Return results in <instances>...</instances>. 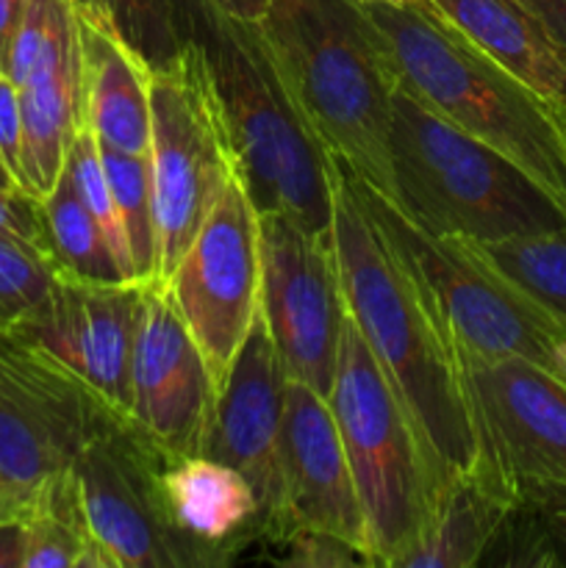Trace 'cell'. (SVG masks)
<instances>
[{"instance_id": "obj_1", "label": "cell", "mask_w": 566, "mask_h": 568, "mask_svg": "<svg viewBox=\"0 0 566 568\" xmlns=\"http://www.w3.org/2000/svg\"><path fill=\"white\" fill-rule=\"evenodd\" d=\"M333 161L331 242L350 320L408 408L436 486L481 464L458 353Z\"/></svg>"}, {"instance_id": "obj_2", "label": "cell", "mask_w": 566, "mask_h": 568, "mask_svg": "<svg viewBox=\"0 0 566 568\" xmlns=\"http://www.w3.org/2000/svg\"><path fill=\"white\" fill-rule=\"evenodd\" d=\"M294 114L331 159L392 197L394 78L353 0H270L255 22Z\"/></svg>"}, {"instance_id": "obj_3", "label": "cell", "mask_w": 566, "mask_h": 568, "mask_svg": "<svg viewBox=\"0 0 566 568\" xmlns=\"http://www.w3.org/2000/svg\"><path fill=\"white\" fill-rule=\"evenodd\" d=\"M183 42L200 50L236 172L259 209L331 233L333 161L294 114L255 22L214 0H172Z\"/></svg>"}, {"instance_id": "obj_4", "label": "cell", "mask_w": 566, "mask_h": 568, "mask_svg": "<svg viewBox=\"0 0 566 568\" xmlns=\"http://www.w3.org/2000/svg\"><path fill=\"white\" fill-rule=\"evenodd\" d=\"M361 6V3H358ZM394 87L530 175L566 214V125L542 94L442 17L364 3Z\"/></svg>"}, {"instance_id": "obj_5", "label": "cell", "mask_w": 566, "mask_h": 568, "mask_svg": "<svg viewBox=\"0 0 566 568\" xmlns=\"http://www.w3.org/2000/svg\"><path fill=\"white\" fill-rule=\"evenodd\" d=\"M388 164L392 200L433 236L492 244L566 227L558 203L514 161L397 87Z\"/></svg>"}, {"instance_id": "obj_6", "label": "cell", "mask_w": 566, "mask_h": 568, "mask_svg": "<svg viewBox=\"0 0 566 568\" xmlns=\"http://www.w3.org/2000/svg\"><path fill=\"white\" fill-rule=\"evenodd\" d=\"M355 197L416 283L458 355L525 358L564 381L566 325L508 281L477 244L433 236L392 197L342 166Z\"/></svg>"}, {"instance_id": "obj_7", "label": "cell", "mask_w": 566, "mask_h": 568, "mask_svg": "<svg viewBox=\"0 0 566 568\" xmlns=\"http://www.w3.org/2000/svg\"><path fill=\"white\" fill-rule=\"evenodd\" d=\"M327 403L358 491L372 566L400 568L425 527L438 486L408 408L350 314Z\"/></svg>"}, {"instance_id": "obj_8", "label": "cell", "mask_w": 566, "mask_h": 568, "mask_svg": "<svg viewBox=\"0 0 566 568\" xmlns=\"http://www.w3.org/2000/svg\"><path fill=\"white\" fill-rule=\"evenodd\" d=\"M150 175L159 222V277L166 281L236 172L231 139L200 50L183 42L170 70L150 72Z\"/></svg>"}, {"instance_id": "obj_9", "label": "cell", "mask_w": 566, "mask_h": 568, "mask_svg": "<svg viewBox=\"0 0 566 568\" xmlns=\"http://www.w3.org/2000/svg\"><path fill=\"white\" fill-rule=\"evenodd\" d=\"M164 283L220 388L261 308L259 209L242 178L222 189Z\"/></svg>"}, {"instance_id": "obj_10", "label": "cell", "mask_w": 566, "mask_h": 568, "mask_svg": "<svg viewBox=\"0 0 566 568\" xmlns=\"http://www.w3.org/2000/svg\"><path fill=\"white\" fill-rule=\"evenodd\" d=\"M261 225V322L283 372L331 397L338 342L347 320L331 233L264 211Z\"/></svg>"}, {"instance_id": "obj_11", "label": "cell", "mask_w": 566, "mask_h": 568, "mask_svg": "<svg viewBox=\"0 0 566 568\" xmlns=\"http://www.w3.org/2000/svg\"><path fill=\"white\" fill-rule=\"evenodd\" d=\"M164 455L131 425L109 419L72 460L94 544L114 568H200L161 503Z\"/></svg>"}, {"instance_id": "obj_12", "label": "cell", "mask_w": 566, "mask_h": 568, "mask_svg": "<svg viewBox=\"0 0 566 568\" xmlns=\"http://www.w3.org/2000/svg\"><path fill=\"white\" fill-rule=\"evenodd\" d=\"M481 460L522 486H566V381L525 358L458 355Z\"/></svg>"}, {"instance_id": "obj_13", "label": "cell", "mask_w": 566, "mask_h": 568, "mask_svg": "<svg viewBox=\"0 0 566 568\" xmlns=\"http://www.w3.org/2000/svg\"><path fill=\"white\" fill-rule=\"evenodd\" d=\"M216 383L164 281L142 283L133 342L131 425L166 460L203 455Z\"/></svg>"}, {"instance_id": "obj_14", "label": "cell", "mask_w": 566, "mask_h": 568, "mask_svg": "<svg viewBox=\"0 0 566 568\" xmlns=\"http://www.w3.org/2000/svg\"><path fill=\"white\" fill-rule=\"evenodd\" d=\"M142 283H89L55 272L48 297L14 325L117 419L131 422Z\"/></svg>"}, {"instance_id": "obj_15", "label": "cell", "mask_w": 566, "mask_h": 568, "mask_svg": "<svg viewBox=\"0 0 566 568\" xmlns=\"http://www.w3.org/2000/svg\"><path fill=\"white\" fill-rule=\"evenodd\" d=\"M289 377L270 331L259 320L250 327L231 372L216 388L214 416L203 455L236 469L253 486L261 530L270 547L286 538L281 480V425Z\"/></svg>"}, {"instance_id": "obj_16", "label": "cell", "mask_w": 566, "mask_h": 568, "mask_svg": "<svg viewBox=\"0 0 566 568\" xmlns=\"http://www.w3.org/2000/svg\"><path fill=\"white\" fill-rule=\"evenodd\" d=\"M281 480L286 536L297 527H316L370 558L364 514L336 416L327 397L297 381H289L283 403Z\"/></svg>"}, {"instance_id": "obj_17", "label": "cell", "mask_w": 566, "mask_h": 568, "mask_svg": "<svg viewBox=\"0 0 566 568\" xmlns=\"http://www.w3.org/2000/svg\"><path fill=\"white\" fill-rule=\"evenodd\" d=\"M161 503L200 568L231 566L239 552L264 538L253 486L236 469L205 455L161 466Z\"/></svg>"}, {"instance_id": "obj_18", "label": "cell", "mask_w": 566, "mask_h": 568, "mask_svg": "<svg viewBox=\"0 0 566 568\" xmlns=\"http://www.w3.org/2000/svg\"><path fill=\"white\" fill-rule=\"evenodd\" d=\"M22 111V175L26 192L42 203L53 192L83 125V72L78 14L55 33L14 81Z\"/></svg>"}, {"instance_id": "obj_19", "label": "cell", "mask_w": 566, "mask_h": 568, "mask_svg": "<svg viewBox=\"0 0 566 568\" xmlns=\"http://www.w3.org/2000/svg\"><path fill=\"white\" fill-rule=\"evenodd\" d=\"M83 125L100 148L128 155L150 150V70L111 31L78 17Z\"/></svg>"}, {"instance_id": "obj_20", "label": "cell", "mask_w": 566, "mask_h": 568, "mask_svg": "<svg viewBox=\"0 0 566 568\" xmlns=\"http://www.w3.org/2000/svg\"><path fill=\"white\" fill-rule=\"evenodd\" d=\"M516 491L488 460L438 486L420 538L400 568H477Z\"/></svg>"}, {"instance_id": "obj_21", "label": "cell", "mask_w": 566, "mask_h": 568, "mask_svg": "<svg viewBox=\"0 0 566 568\" xmlns=\"http://www.w3.org/2000/svg\"><path fill=\"white\" fill-rule=\"evenodd\" d=\"M433 6L449 28L488 59L549 105L566 109V55L522 6L514 0H433Z\"/></svg>"}, {"instance_id": "obj_22", "label": "cell", "mask_w": 566, "mask_h": 568, "mask_svg": "<svg viewBox=\"0 0 566 568\" xmlns=\"http://www.w3.org/2000/svg\"><path fill=\"white\" fill-rule=\"evenodd\" d=\"M78 449L39 416L0 403V514L26 516L42 488L70 469Z\"/></svg>"}, {"instance_id": "obj_23", "label": "cell", "mask_w": 566, "mask_h": 568, "mask_svg": "<svg viewBox=\"0 0 566 568\" xmlns=\"http://www.w3.org/2000/svg\"><path fill=\"white\" fill-rule=\"evenodd\" d=\"M39 211H42L44 247L55 272L89 283H131L117 264L92 211L78 194L67 166L53 192L39 203Z\"/></svg>"}, {"instance_id": "obj_24", "label": "cell", "mask_w": 566, "mask_h": 568, "mask_svg": "<svg viewBox=\"0 0 566 568\" xmlns=\"http://www.w3.org/2000/svg\"><path fill=\"white\" fill-rule=\"evenodd\" d=\"M26 519V568H114L89 532L72 466L42 488Z\"/></svg>"}, {"instance_id": "obj_25", "label": "cell", "mask_w": 566, "mask_h": 568, "mask_svg": "<svg viewBox=\"0 0 566 568\" xmlns=\"http://www.w3.org/2000/svg\"><path fill=\"white\" fill-rule=\"evenodd\" d=\"M78 17L114 33L150 72L170 70L183 53L172 0H70Z\"/></svg>"}, {"instance_id": "obj_26", "label": "cell", "mask_w": 566, "mask_h": 568, "mask_svg": "<svg viewBox=\"0 0 566 568\" xmlns=\"http://www.w3.org/2000/svg\"><path fill=\"white\" fill-rule=\"evenodd\" d=\"M105 178L125 227L133 281L148 283L159 277V222H155L153 175L148 155H128L100 148Z\"/></svg>"}, {"instance_id": "obj_27", "label": "cell", "mask_w": 566, "mask_h": 568, "mask_svg": "<svg viewBox=\"0 0 566 568\" xmlns=\"http://www.w3.org/2000/svg\"><path fill=\"white\" fill-rule=\"evenodd\" d=\"M475 244V242H472ZM483 255L527 297L566 325V227L538 236L477 244Z\"/></svg>"}, {"instance_id": "obj_28", "label": "cell", "mask_w": 566, "mask_h": 568, "mask_svg": "<svg viewBox=\"0 0 566 568\" xmlns=\"http://www.w3.org/2000/svg\"><path fill=\"white\" fill-rule=\"evenodd\" d=\"M64 166L67 172H70L81 200L87 203V209L92 211L98 227L103 231L117 264L122 266L128 281L137 283L133 281L125 227H122L120 211H117L114 194H111L109 178H105V170H103V159H100V144L87 125H81V131H78L75 139H72V148H70V155H67Z\"/></svg>"}, {"instance_id": "obj_29", "label": "cell", "mask_w": 566, "mask_h": 568, "mask_svg": "<svg viewBox=\"0 0 566 568\" xmlns=\"http://www.w3.org/2000/svg\"><path fill=\"white\" fill-rule=\"evenodd\" d=\"M55 266L39 250L0 239V325L14 327L33 314L53 286Z\"/></svg>"}, {"instance_id": "obj_30", "label": "cell", "mask_w": 566, "mask_h": 568, "mask_svg": "<svg viewBox=\"0 0 566 568\" xmlns=\"http://www.w3.org/2000/svg\"><path fill=\"white\" fill-rule=\"evenodd\" d=\"M481 566L492 568H560L558 555L544 532L542 521L516 499L499 521L492 544L483 552Z\"/></svg>"}, {"instance_id": "obj_31", "label": "cell", "mask_w": 566, "mask_h": 568, "mask_svg": "<svg viewBox=\"0 0 566 568\" xmlns=\"http://www.w3.org/2000/svg\"><path fill=\"white\" fill-rule=\"evenodd\" d=\"M277 547L283 549L277 566L289 568H355L370 566V558L344 538L316 527H297Z\"/></svg>"}, {"instance_id": "obj_32", "label": "cell", "mask_w": 566, "mask_h": 568, "mask_svg": "<svg viewBox=\"0 0 566 568\" xmlns=\"http://www.w3.org/2000/svg\"><path fill=\"white\" fill-rule=\"evenodd\" d=\"M0 239H11V242L26 244V247H33L48 255L39 200L28 197L22 192L0 189Z\"/></svg>"}, {"instance_id": "obj_33", "label": "cell", "mask_w": 566, "mask_h": 568, "mask_svg": "<svg viewBox=\"0 0 566 568\" xmlns=\"http://www.w3.org/2000/svg\"><path fill=\"white\" fill-rule=\"evenodd\" d=\"M516 497L538 516L555 555H558L560 568H566V486L533 483V486H522Z\"/></svg>"}, {"instance_id": "obj_34", "label": "cell", "mask_w": 566, "mask_h": 568, "mask_svg": "<svg viewBox=\"0 0 566 568\" xmlns=\"http://www.w3.org/2000/svg\"><path fill=\"white\" fill-rule=\"evenodd\" d=\"M0 155L14 175L17 186L26 192V175H22V111L17 87L6 75H0ZM31 197V194H28Z\"/></svg>"}, {"instance_id": "obj_35", "label": "cell", "mask_w": 566, "mask_h": 568, "mask_svg": "<svg viewBox=\"0 0 566 568\" xmlns=\"http://www.w3.org/2000/svg\"><path fill=\"white\" fill-rule=\"evenodd\" d=\"M28 519L22 514H0V568H26Z\"/></svg>"}, {"instance_id": "obj_36", "label": "cell", "mask_w": 566, "mask_h": 568, "mask_svg": "<svg viewBox=\"0 0 566 568\" xmlns=\"http://www.w3.org/2000/svg\"><path fill=\"white\" fill-rule=\"evenodd\" d=\"M514 3L522 6L566 55V0H514Z\"/></svg>"}, {"instance_id": "obj_37", "label": "cell", "mask_w": 566, "mask_h": 568, "mask_svg": "<svg viewBox=\"0 0 566 568\" xmlns=\"http://www.w3.org/2000/svg\"><path fill=\"white\" fill-rule=\"evenodd\" d=\"M22 9H26V0H0V75L6 70V61H9L11 42H14L17 26L22 20Z\"/></svg>"}, {"instance_id": "obj_38", "label": "cell", "mask_w": 566, "mask_h": 568, "mask_svg": "<svg viewBox=\"0 0 566 568\" xmlns=\"http://www.w3.org/2000/svg\"><path fill=\"white\" fill-rule=\"evenodd\" d=\"M222 11L244 22H259L261 14L266 11L270 0H214Z\"/></svg>"}, {"instance_id": "obj_39", "label": "cell", "mask_w": 566, "mask_h": 568, "mask_svg": "<svg viewBox=\"0 0 566 568\" xmlns=\"http://www.w3.org/2000/svg\"><path fill=\"white\" fill-rule=\"evenodd\" d=\"M353 3H386V6H400V9H414V11H422V14L427 17H438L436 6H433V0H353Z\"/></svg>"}, {"instance_id": "obj_40", "label": "cell", "mask_w": 566, "mask_h": 568, "mask_svg": "<svg viewBox=\"0 0 566 568\" xmlns=\"http://www.w3.org/2000/svg\"><path fill=\"white\" fill-rule=\"evenodd\" d=\"M0 189H9V192H20V186H17L14 175H11V170L6 166L3 155H0Z\"/></svg>"}, {"instance_id": "obj_41", "label": "cell", "mask_w": 566, "mask_h": 568, "mask_svg": "<svg viewBox=\"0 0 566 568\" xmlns=\"http://www.w3.org/2000/svg\"><path fill=\"white\" fill-rule=\"evenodd\" d=\"M558 114H560V120H564V125H566V109H558Z\"/></svg>"}]
</instances>
